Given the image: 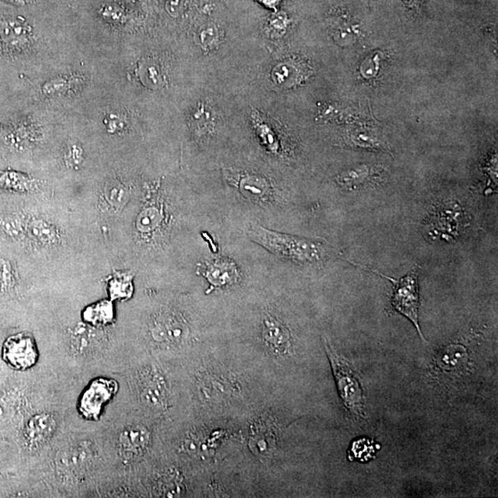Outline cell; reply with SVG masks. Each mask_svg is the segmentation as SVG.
<instances>
[{
    "label": "cell",
    "mask_w": 498,
    "mask_h": 498,
    "mask_svg": "<svg viewBox=\"0 0 498 498\" xmlns=\"http://www.w3.org/2000/svg\"><path fill=\"white\" fill-rule=\"evenodd\" d=\"M248 236L271 253L299 264H316L329 257L322 242L267 230L259 225H251Z\"/></svg>",
    "instance_id": "1"
},
{
    "label": "cell",
    "mask_w": 498,
    "mask_h": 498,
    "mask_svg": "<svg viewBox=\"0 0 498 498\" xmlns=\"http://www.w3.org/2000/svg\"><path fill=\"white\" fill-rule=\"evenodd\" d=\"M326 349L343 402L354 415L365 417V400L356 372L347 360L335 353L331 346L327 345Z\"/></svg>",
    "instance_id": "2"
},
{
    "label": "cell",
    "mask_w": 498,
    "mask_h": 498,
    "mask_svg": "<svg viewBox=\"0 0 498 498\" xmlns=\"http://www.w3.org/2000/svg\"><path fill=\"white\" fill-rule=\"evenodd\" d=\"M391 305L398 312L411 320L420 337L425 340L419 324L420 294L417 267H414L395 283Z\"/></svg>",
    "instance_id": "3"
},
{
    "label": "cell",
    "mask_w": 498,
    "mask_h": 498,
    "mask_svg": "<svg viewBox=\"0 0 498 498\" xmlns=\"http://www.w3.org/2000/svg\"><path fill=\"white\" fill-rule=\"evenodd\" d=\"M119 385L116 380L94 379L83 392L79 402V412L88 420H97L105 405L116 395Z\"/></svg>",
    "instance_id": "4"
},
{
    "label": "cell",
    "mask_w": 498,
    "mask_h": 498,
    "mask_svg": "<svg viewBox=\"0 0 498 498\" xmlns=\"http://www.w3.org/2000/svg\"><path fill=\"white\" fill-rule=\"evenodd\" d=\"M3 359L19 370L33 368L38 360V351L33 338L25 333L8 338L3 345Z\"/></svg>",
    "instance_id": "5"
},
{
    "label": "cell",
    "mask_w": 498,
    "mask_h": 498,
    "mask_svg": "<svg viewBox=\"0 0 498 498\" xmlns=\"http://www.w3.org/2000/svg\"><path fill=\"white\" fill-rule=\"evenodd\" d=\"M311 74L310 68L300 60L288 59L278 63L271 73V80L280 89L299 85Z\"/></svg>",
    "instance_id": "6"
},
{
    "label": "cell",
    "mask_w": 498,
    "mask_h": 498,
    "mask_svg": "<svg viewBox=\"0 0 498 498\" xmlns=\"http://www.w3.org/2000/svg\"><path fill=\"white\" fill-rule=\"evenodd\" d=\"M379 174V169L375 166L359 165L343 171L336 180L340 187L349 191H354L373 183Z\"/></svg>",
    "instance_id": "7"
},
{
    "label": "cell",
    "mask_w": 498,
    "mask_h": 498,
    "mask_svg": "<svg viewBox=\"0 0 498 498\" xmlns=\"http://www.w3.org/2000/svg\"><path fill=\"white\" fill-rule=\"evenodd\" d=\"M462 211L458 206H446L432 216L429 225L436 226L435 230L437 229V232L443 234L440 236L449 240L459 234L460 226L462 225Z\"/></svg>",
    "instance_id": "8"
},
{
    "label": "cell",
    "mask_w": 498,
    "mask_h": 498,
    "mask_svg": "<svg viewBox=\"0 0 498 498\" xmlns=\"http://www.w3.org/2000/svg\"><path fill=\"white\" fill-rule=\"evenodd\" d=\"M204 276L213 287H222L236 282L239 271L232 260L218 259L207 263Z\"/></svg>",
    "instance_id": "9"
},
{
    "label": "cell",
    "mask_w": 498,
    "mask_h": 498,
    "mask_svg": "<svg viewBox=\"0 0 498 498\" xmlns=\"http://www.w3.org/2000/svg\"><path fill=\"white\" fill-rule=\"evenodd\" d=\"M56 421L52 415L41 414L29 421L25 430L28 443L33 446H42L48 442L56 430Z\"/></svg>",
    "instance_id": "10"
},
{
    "label": "cell",
    "mask_w": 498,
    "mask_h": 498,
    "mask_svg": "<svg viewBox=\"0 0 498 498\" xmlns=\"http://www.w3.org/2000/svg\"><path fill=\"white\" fill-rule=\"evenodd\" d=\"M329 25L332 37L342 45L353 44L361 36L359 25L346 15L331 17L329 20Z\"/></svg>",
    "instance_id": "11"
},
{
    "label": "cell",
    "mask_w": 498,
    "mask_h": 498,
    "mask_svg": "<svg viewBox=\"0 0 498 498\" xmlns=\"http://www.w3.org/2000/svg\"><path fill=\"white\" fill-rule=\"evenodd\" d=\"M149 435L139 426L128 428L119 437V448L123 456L133 457L139 455L147 446Z\"/></svg>",
    "instance_id": "12"
},
{
    "label": "cell",
    "mask_w": 498,
    "mask_h": 498,
    "mask_svg": "<svg viewBox=\"0 0 498 498\" xmlns=\"http://www.w3.org/2000/svg\"><path fill=\"white\" fill-rule=\"evenodd\" d=\"M83 319L93 326L107 325L114 320V306L112 302L104 301L88 306L83 311Z\"/></svg>",
    "instance_id": "13"
},
{
    "label": "cell",
    "mask_w": 498,
    "mask_h": 498,
    "mask_svg": "<svg viewBox=\"0 0 498 498\" xmlns=\"http://www.w3.org/2000/svg\"><path fill=\"white\" fill-rule=\"evenodd\" d=\"M241 193L248 199L264 200L270 196V187L264 179L260 177L248 176L243 177L239 184Z\"/></svg>",
    "instance_id": "14"
},
{
    "label": "cell",
    "mask_w": 498,
    "mask_h": 498,
    "mask_svg": "<svg viewBox=\"0 0 498 498\" xmlns=\"http://www.w3.org/2000/svg\"><path fill=\"white\" fill-rule=\"evenodd\" d=\"M133 291V277L130 276L114 277L110 282V293L113 300L130 299Z\"/></svg>",
    "instance_id": "15"
},
{
    "label": "cell",
    "mask_w": 498,
    "mask_h": 498,
    "mask_svg": "<svg viewBox=\"0 0 498 498\" xmlns=\"http://www.w3.org/2000/svg\"><path fill=\"white\" fill-rule=\"evenodd\" d=\"M193 121L197 135L207 133L213 125V116L210 108L206 105H200L193 114Z\"/></svg>",
    "instance_id": "16"
},
{
    "label": "cell",
    "mask_w": 498,
    "mask_h": 498,
    "mask_svg": "<svg viewBox=\"0 0 498 498\" xmlns=\"http://www.w3.org/2000/svg\"><path fill=\"white\" fill-rule=\"evenodd\" d=\"M197 43L204 50H213L219 44L220 33L216 24H207L203 25L197 33Z\"/></svg>",
    "instance_id": "17"
},
{
    "label": "cell",
    "mask_w": 498,
    "mask_h": 498,
    "mask_svg": "<svg viewBox=\"0 0 498 498\" xmlns=\"http://www.w3.org/2000/svg\"><path fill=\"white\" fill-rule=\"evenodd\" d=\"M142 76L144 77V82L151 88L159 87L162 84V78L160 76L158 68L154 64L146 63L142 68Z\"/></svg>",
    "instance_id": "18"
},
{
    "label": "cell",
    "mask_w": 498,
    "mask_h": 498,
    "mask_svg": "<svg viewBox=\"0 0 498 498\" xmlns=\"http://www.w3.org/2000/svg\"><path fill=\"white\" fill-rule=\"evenodd\" d=\"M380 56L379 55H373L368 56V59L361 65V74L365 79H370L372 77L376 76L379 73Z\"/></svg>",
    "instance_id": "19"
},
{
    "label": "cell",
    "mask_w": 498,
    "mask_h": 498,
    "mask_svg": "<svg viewBox=\"0 0 498 498\" xmlns=\"http://www.w3.org/2000/svg\"><path fill=\"white\" fill-rule=\"evenodd\" d=\"M13 285V277L10 264L0 260V290L6 291Z\"/></svg>",
    "instance_id": "20"
},
{
    "label": "cell",
    "mask_w": 498,
    "mask_h": 498,
    "mask_svg": "<svg viewBox=\"0 0 498 498\" xmlns=\"http://www.w3.org/2000/svg\"><path fill=\"white\" fill-rule=\"evenodd\" d=\"M287 24V17L283 13H277L271 17L270 21V27L273 31H280L285 28Z\"/></svg>",
    "instance_id": "21"
},
{
    "label": "cell",
    "mask_w": 498,
    "mask_h": 498,
    "mask_svg": "<svg viewBox=\"0 0 498 498\" xmlns=\"http://www.w3.org/2000/svg\"><path fill=\"white\" fill-rule=\"evenodd\" d=\"M184 0H167L166 8L171 15L179 16L184 10Z\"/></svg>",
    "instance_id": "22"
},
{
    "label": "cell",
    "mask_w": 498,
    "mask_h": 498,
    "mask_svg": "<svg viewBox=\"0 0 498 498\" xmlns=\"http://www.w3.org/2000/svg\"><path fill=\"white\" fill-rule=\"evenodd\" d=\"M259 1L262 2L263 4L267 6V7L276 8V5L280 0H259Z\"/></svg>",
    "instance_id": "23"
},
{
    "label": "cell",
    "mask_w": 498,
    "mask_h": 498,
    "mask_svg": "<svg viewBox=\"0 0 498 498\" xmlns=\"http://www.w3.org/2000/svg\"><path fill=\"white\" fill-rule=\"evenodd\" d=\"M422 1L423 0H405L408 5L413 6V7H418Z\"/></svg>",
    "instance_id": "24"
}]
</instances>
